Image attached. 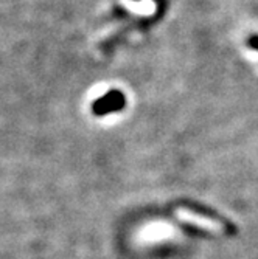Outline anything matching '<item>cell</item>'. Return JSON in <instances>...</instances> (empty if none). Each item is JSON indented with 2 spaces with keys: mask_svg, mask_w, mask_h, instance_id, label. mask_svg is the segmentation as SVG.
<instances>
[{
  "mask_svg": "<svg viewBox=\"0 0 258 259\" xmlns=\"http://www.w3.org/2000/svg\"><path fill=\"white\" fill-rule=\"evenodd\" d=\"M176 214H177L180 219L187 221V222H192V224L199 225V227H204V228H210V230H221L223 227L229 228L227 225H224V224H221V222H218V221L208 219V218H205V216H199V214L193 213V211L177 209V211H176Z\"/></svg>",
  "mask_w": 258,
  "mask_h": 259,
  "instance_id": "7a4b0ae2",
  "label": "cell"
},
{
  "mask_svg": "<svg viewBox=\"0 0 258 259\" xmlns=\"http://www.w3.org/2000/svg\"><path fill=\"white\" fill-rule=\"evenodd\" d=\"M250 44H252V45L255 47V49H258V36H255V37H253V39L250 40Z\"/></svg>",
  "mask_w": 258,
  "mask_h": 259,
  "instance_id": "3957f363",
  "label": "cell"
},
{
  "mask_svg": "<svg viewBox=\"0 0 258 259\" xmlns=\"http://www.w3.org/2000/svg\"><path fill=\"white\" fill-rule=\"evenodd\" d=\"M125 104V98L120 92H109L106 97L100 98L93 104V112L97 115H104L114 110H120Z\"/></svg>",
  "mask_w": 258,
  "mask_h": 259,
  "instance_id": "6da1fadb",
  "label": "cell"
}]
</instances>
